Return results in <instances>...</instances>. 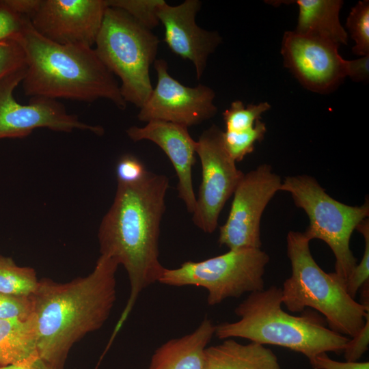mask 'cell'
<instances>
[{
	"instance_id": "6da1fadb",
	"label": "cell",
	"mask_w": 369,
	"mask_h": 369,
	"mask_svg": "<svg viewBox=\"0 0 369 369\" xmlns=\"http://www.w3.org/2000/svg\"><path fill=\"white\" fill-rule=\"evenodd\" d=\"M169 178L148 172L138 182L118 183L113 202L98 230L100 255L126 269L130 295L111 336L115 337L130 314L139 293L159 282L165 267L159 260L160 225L165 210Z\"/></svg>"
},
{
	"instance_id": "7a4b0ae2",
	"label": "cell",
	"mask_w": 369,
	"mask_h": 369,
	"mask_svg": "<svg viewBox=\"0 0 369 369\" xmlns=\"http://www.w3.org/2000/svg\"><path fill=\"white\" fill-rule=\"evenodd\" d=\"M118 263L100 255L85 277L59 283L39 280L33 318L40 358L50 369H64L68 353L87 333L100 329L116 299Z\"/></svg>"
},
{
	"instance_id": "3957f363",
	"label": "cell",
	"mask_w": 369,
	"mask_h": 369,
	"mask_svg": "<svg viewBox=\"0 0 369 369\" xmlns=\"http://www.w3.org/2000/svg\"><path fill=\"white\" fill-rule=\"evenodd\" d=\"M15 40L25 56L21 83L27 96L85 102L104 98L126 108L120 85L92 47L55 43L39 34L30 20Z\"/></svg>"
},
{
	"instance_id": "277c9868",
	"label": "cell",
	"mask_w": 369,
	"mask_h": 369,
	"mask_svg": "<svg viewBox=\"0 0 369 369\" xmlns=\"http://www.w3.org/2000/svg\"><path fill=\"white\" fill-rule=\"evenodd\" d=\"M282 288L275 286L251 292L234 310L240 319L217 325L215 335L221 340L241 338L285 347L303 354L310 363L323 353H343L350 338L327 327L317 312L287 313L282 308Z\"/></svg>"
},
{
	"instance_id": "5b68a950",
	"label": "cell",
	"mask_w": 369,
	"mask_h": 369,
	"mask_svg": "<svg viewBox=\"0 0 369 369\" xmlns=\"http://www.w3.org/2000/svg\"><path fill=\"white\" fill-rule=\"evenodd\" d=\"M286 241L292 274L283 284L282 303L292 312L313 308L331 330L355 336L369 316V295L361 294V303L352 298L344 279L335 272L326 273L316 262L303 232L290 231Z\"/></svg>"
},
{
	"instance_id": "8992f818",
	"label": "cell",
	"mask_w": 369,
	"mask_h": 369,
	"mask_svg": "<svg viewBox=\"0 0 369 369\" xmlns=\"http://www.w3.org/2000/svg\"><path fill=\"white\" fill-rule=\"evenodd\" d=\"M159 38L119 8L108 6L94 49L106 68L121 81L125 102L141 108L153 88L150 68L156 60Z\"/></svg>"
},
{
	"instance_id": "52a82bcc",
	"label": "cell",
	"mask_w": 369,
	"mask_h": 369,
	"mask_svg": "<svg viewBox=\"0 0 369 369\" xmlns=\"http://www.w3.org/2000/svg\"><path fill=\"white\" fill-rule=\"evenodd\" d=\"M280 191L289 193L295 206L307 214L310 224L304 235L310 241H323L330 247L336 258L334 272L346 283L357 264L350 248L351 237L369 216L368 200L361 206L343 204L306 174L286 176Z\"/></svg>"
},
{
	"instance_id": "ba28073f",
	"label": "cell",
	"mask_w": 369,
	"mask_h": 369,
	"mask_svg": "<svg viewBox=\"0 0 369 369\" xmlns=\"http://www.w3.org/2000/svg\"><path fill=\"white\" fill-rule=\"evenodd\" d=\"M269 256L260 248L232 249L204 260L187 261L165 268L159 282L172 286H195L208 291L207 303L264 289V274Z\"/></svg>"
},
{
	"instance_id": "9c48e42d",
	"label": "cell",
	"mask_w": 369,
	"mask_h": 369,
	"mask_svg": "<svg viewBox=\"0 0 369 369\" xmlns=\"http://www.w3.org/2000/svg\"><path fill=\"white\" fill-rule=\"evenodd\" d=\"M223 131L212 125L200 135L196 154L202 165V182L193 214V223L211 234L217 228L219 215L233 195L244 173L228 153Z\"/></svg>"
},
{
	"instance_id": "30bf717a",
	"label": "cell",
	"mask_w": 369,
	"mask_h": 369,
	"mask_svg": "<svg viewBox=\"0 0 369 369\" xmlns=\"http://www.w3.org/2000/svg\"><path fill=\"white\" fill-rule=\"evenodd\" d=\"M26 70L27 66L0 80V139L23 138L40 128L67 133L79 129L103 134L101 126L80 121L56 100L33 97L27 105L19 103L14 92L22 83Z\"/></svg>"
},
{
	"instance_id": "8fae6325",
	"label": "cell",
	"mask_w": 369,
	"mask_h": 369,
	"mask_svg": "<svg viewBox=\"0 0 369 369\" xmlns=\"http://www.w3.org/2000/svg\"><path fill=\"white\" fill-rule=\"evenodd\" d=\"M282 179L268 164L244 174L233 195L226 223L219 228L218 243L229 250L260 248V220Z\"/></svg>"
},
{
	"instance_id": "7c38bea8",
	"label": "cell",
	"mask_w": 369,
	"mask_h": 369,
	"mask_svg": "<svg viewBox=\"0 0 369 369\" xmlns=\"http://www.w3.org/2000/svg\"><path fill=\"white\" fill-rule=\"evenodd\" d=\"M154 66L157 83L139 109V120H161L189 127L215 115V94L210 87L202 84L193 87L182 85L169 74L163 59H156Z\"/></svg>"
},
{
	"instance_id": "4fadbf2b",
	"label": "cell",
	"mask_w": 369,
	"mask_h": 369,
	"mask_svg": "<svg viewBox=\"0 0 369 369\" xmlns=\"http://www.w3.org/2000/svg\"><path fill=\"white\" fill-rule=\"evenodd\" d=\"M339 45L323 39L288 31L281 53L284 65L306 89L320 94L334 90L346 77V60Z\"/></svg>"
},
{
	"instance_id": "5bb4252c",
	"label": "cell",
	"mask_w": 369,
	"mask_h": 369,
	"mask_svg": "<svg viewBox=\"0 0 369 369\" xmlns=\"http://www.w3.org/2000/svg\"><path fill=\"white\" fill-rule=\"evenodd\" d=\"M107 7L106 0H41L30 21L55 43L92 47Z\"/></svg>"
},
{
	"instance_id": "9a60e30c",
	"label": "cell",
	"mask_w": 369,
	"mask_h": 369,
	"mask_svg": "<svg viewBox=\"0 0 369 369\" xmlns=\"http://www.w3.org/2000/svg\"><path fill=\"white\" fill-rule=\"evenodd\" d=\"M201 5L198 0H185L174 6L163 0L156 10L165 28V42L174 53L193 63L197 80L203 75L209 55L221 42L217 31L197 25L195 16Z\"/></svg>"
},
{
	"instance_id": "2e32d148",
	"label": "cell",
	"mask_w": 369,
	"mask_h": 369,
	"mask_svg": "<svg viewBox=\"0 0 369 369\" xmlns=\"http://www.w3.org/2000/svg\"><path fill=\"white\" fill-rule=\"evenodd\" d=\"M133 141L149 140L158 146L169 159L178 177V197L188 212L193 213L196 197L192 181V168L195 163L197 141L188 131V127L172 122L152 120L143 127L133 126L126 131Z\"/></svg>"
},
{
	"instance_id": "e0dca14e",
	"label": "cell",
	"mask_w": 369,
	"mask_h": 369,
	"mask_svg": "<svg viewBox=\"0 0 369 369\" xmlns=\"http://www.w3.org/2000/svg\"><path fill=\"white\" fill-rule=\"evenodd\" d=\"M215 328L205 318L193 332L169 340L156 349L147 369H204L205 350Z\"/></svg>"
},
{
	"instance_id": "ac0fdd59",
	"label": "cell",
	"mask_w": 369,
	"mask_h": 369,
	"mask_svg": "<svg viewBox=\"0 0 369 369\" xmlns=\"http://www.w3.org/2000/svg\"><path fill=\"white\" fill-rule=\"evenodd\" d=\"M204 369H281L275 353L264 345L241 344L228 338L207 347Z\"/></svg>"
},
{
	"instance_id": "d6986e66",
	"label": "cell",
	"mask_w": 369,
	"mask_h": 369,
	"mask_svg": "<svg viewBox=\"0 0 369 369\" xmlns=\"http://www.w3.org/2000/svg\"><path fill=\"white\" fill-rule=\"evenodd\" d=\"M341 0H297L299 16L295 30L299 34L346 44L348 33L340 22Z\"/></svg>"
},
{
	"instance_id": "ffe728a7",
	"label": "cell",
	"mask_w": 369,
	"mask_h": 369,
	"mask_svg": "<svg viewBox=\"0 0 369 369\" xmlns=\"http://www.w3.org/2000/svg\"><path fill=\"white\" fill-rule=\"evenodd\" d=\"M27 363L49 368L39 356L33 314L25 320L0 319V367Z\"/></svg>"
},
{
	"instance_id": "44dd1931",
	"label": "cell",
	"mask_w": 369,
	"mask_h": 369,
	"mask_svg": "<svg viewBox=\"0 0 369 369\" xmlns=\"http://www.w3.org/2000/svg\"><path fill=\"white\" fill-rule=\"evenodd\" d=\"M38 284L33 269L19 266L11 258L0 256V292L31 296Z\"/></svg>"
},
{
	"instance_id": "7402d4cb",
	"label": "cell",
	"mask_w": 369,
	"mask_h": 369,
	"mask_svg": "<svg viewBox=\"0 0 369 369\" xmlns=\"http://www.w3.org/2000/svg\"><path fill=\"white\" fill-rule=\"evenodd\" d=\"M266 132L264 122L258 120L254 126L238 132L223 131V142L231 158L236 163L252 152L257 141H261Z\"/></svg>"
},
{
	"instance_id": "603a6c76",
	"label": "cell",
	"mask_w": 369,
	"mask_h": 369,
	"mask_svg": "<svg viewBox=\"0 0 369 369\" xmlns=\"http://www.w3.org/2000/svg\"><path fill=\"white\" fill-rule=\"evenodd\" d=\"M271 108L267 102L245 106L241 100L232 102L223 113V118L228 132H238L254 126L261 115Z\"/></svg>"
},
{
	"instance_id": "cb8c5ba5",
	"label": "cell",
	"mask_w": 369,
	"mask_h": 369,
	"mask_svg": "<svg viewBox=\"0 0 369 369\" xmlns=\"http://www.w3.org/2000/svg\"><path fill=\"white\" fill-rule=\"evenodd\" d=\"M346 27L355 42L353 53L361 57L369 55V1H359L351 10Z\"/></svg>"
},
{
	"instance_id": "d4e9b609",
	"label": "cell",
	"mask_w": 369,
	"mask_h": 369,
	"mask_svg": "<svg viewBox=\"0 0 369 369\" xmlns=\"http://www.w3.org/2000/svg\"><path fill=\"white\" fill-rule=\"evenodd\" d=\"M163 0H106L107 6L122 10L144 27L152 30L159 25L158 6Z\"/></svg>"
},
{
	"instance_id": "484cf974",
	"label": "cell",
	"mask_w": 369,
	"mask_h": 369,
	"mask_svg": "<svg viewBox=\"0 0 369 369\" xmlns=\"http://www.w3.org/2000/svg\"><path fill=\"white\" fill-rule=\"evenodd\" d=\"M363 236L365 242L364 251L362 258L357 264L352 274L346 281V289L349 295L355 299L357 291L364 283L369 280V221L366 218L357 227Z\"/></svg>"
},
{
	"instance_id": "4316f807",
	"label": "cell",
	"mask_w": 369,
	"mask_h": 369,
	"mask_svg": "<svg viewBox=\"0 0 369 369\" xmlns=\"http://www.w3.org/2000/svg\"><path fill=\"white\" fill-rule=\"evenodd\" d=\"M33 310L31 296L0 292V319H27Z\"/></svg>"
},
{
	"instance_id": "83f0119b",
	"label": "cell",
	"mask_w": 369,
	"mask_h": 369,
	"mask_svg": "<svg viewBox=\"0 0 369 369\" xmlns=\"http://www.w3.org/2000/svg\"><path fill=\"white\" fill-rule=\"evenodd\" d=\"M26 66L24 51L16 40L0 42V80Z\"/></svg>"
},
{
	"instance_id": "f1b7e54d",
	"label": "cell",
	"mask_w": 369,
	"mask_h": 369,
	"mask_svg": "<svg viewBox=\"0 0 369 369\" xmlns=\"http://www.w3.org/2000/svg\"><path fill=\"white\" fill-rule=\"evenodd\" d=\"M29 20L13 11L0 0V42L16 40Z\"/></svg>"
},
{
	"instance_id": "f546056e",
	"label": "cell",
	"mask_w": 369,
	"mask_h": 369,
	"mask_svg": "<svg viewBox=\"0 0 369 369\" xmlns=\"http://www.w3.org/2000/svg\"><path fill=\"white\" fill-rule=\"evenodd\" d=\"M118 183L131 184L138 182L148 171L144 163L132 154H124L118 160L116 168Z\"/></svg>"
},
{
	"instance_id": "4dcf8cb0",
	"label": "cell",
	"mask_w": 369,
	"mask_h": 369,
	"mask_svg": "<svg viewBox=\"0 0 369 369\" xmlns=\"http://www.w3.org/2000/svg\"><path fill=\"white\" fill-rule=\"evenodd\" d=\"M369 345V316L359 333L350 338L343 353L346 361H357L368 350Z\"/></svg>"
},
{
	"instance_id": "1f68e13d",
	"label": "cell",
	"mask_w": 369,
	"mask_h": 369,
	"mask_svg": "<svg viewBox=\"0 0 369 369\" xmlns=\"http://www.w3.org/2000/svg\"><path fill=\"white\" fill-rule=\"evenodd\" d=\"M310 365L314 369H369L368 361H338L329 357L327 353L317 355Z\"/></svg>"
},
{
	"instance_id": "d6a6232c",
	"label": "cell",
	"mask_w": 369,
	"mask_h": 369,
	"mask_svg": "<svg viewBox=\"0 0 369 369\" xmlns=\"http://www.w3.org/2000/svg\"><path fill=\"white\" fill-rule=\"evenodd\" d=\"M346 77L355 81H366L369 78V55L354 60H346Z\"/></svg>"
},
{
	"instance_id": "836d02e7",
	"label": "cell",
	"mask_w": 369,
	"mask_h": 369,
	"mask_svg": "<svg viewBox=\"0 0 369 369\" xmlns=\"http://www.w3.org/2000/svg\"><path fill=\"white\" fill-rule=\"evenodd\" d=\"M3 2L17 14L29 19L38 10L41 0H3Z\"/></svg>"
},
{
	"instance_id": "e575fe53",
	"label": "cell",
	"mask_w": 369,
	"mask_h": 369,
	"mask_svg": "<svg viewBox=\"0 0 369 369\" xmlns=\"http://www.w3.org/2000/svg\"><path fill=\"white\" fill-rule=\"evenodd\" d=\"M0 369H49L38 366L35 364L27 363L20 365H11L8 366L0 367Z\"/></svg>"
}]
</instances>
